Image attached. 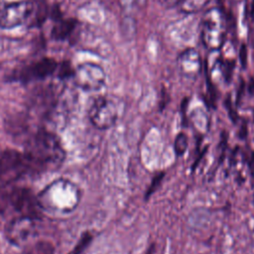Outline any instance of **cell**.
Here are the masks:
<instances>
[{"instance_id":"obj_8","label":"cell","mask_w":254,"mask_h":254,"mask_svg":"<svg viewBox=\"0 0 254 254\" xmlns=\"http://www.w3.org/2000/svg\"><path fill=\"white\" fill-rule=\"evenodd\" d=\"M39 217L17 216L12 218L6 226L5 235L7 239L17 246L29 244L37 235Z\"/></svg>"},{"instance_id":"obj_16","label":"cell","mask_w":254,"mask_h":254,"mask_svg":"<svg viewBox=\"0 0 254 254\" xmlns=\"http://www.w3.org/2000/svg\"><path fill=\"white\" fill-rule=\"evenodd\" d=\"M91 240H92V235L89 232L84 233L70 254H81L83 250L88 246Z\"/></svg>"},{"instance_id":"obj_1","label":"cell","mask_w":254,"mask_h":254,"mask_svg":"<svg viewBox=\"0 0 254 254\" xmlns=\"http://www.w3.org/2000/svg\"><path fill=\"white\" fill-rule=\"evenodd\" d=\"M26 155L32 172L47 173L58 170L64 159L60 139L49 131H38L26 142Z\"/></svg>"},{"instance_id":"obj_7","label":"cell","mask_w":254,"mask_h":254,"mask_svg":"<svg viewBox=\"0 0 254 254\" xmlns=\"http://www.w3.org/2000/svg\"><path fill=\"white\" fill-rule=\"evenodd\" d=\"M71 77L74 84L84 91L100 90L106 81L103 67L93 63H83L77 65Z\"/></svg>"},{"instance_id":"obj_17","label":"cell","mask_w":254,"mask_h":254,"mask_svg":"<svg viewBox=\"0 0 254 254\" xmlns=\"http://www.w3.org/2000/svg\"><path fill=\"white\" fill-rule=\"evenodd\" d=\"M163 178H164V173H161V174H159L156 178H154V180L152 181V184H151V186H150L148 191L146 192V197H147V198L151 195L152 192H154V190H156L157 186H159V184H160V182L162 181Z\"/></svg>"},{"instance_id":"obj_4","label":"cell","mask_w":254,"mask_h":254,"mask_svg":"<svg viewBox=\"0 0 254 254\" xmlns=\"http://www.w3.org/2000/svg\"><path fill=\"white\" fill-rule=\"evenodd\" d=\"M226 34V19L222 10L218 7L206 10L200 23V40L203 47L210 52H217L224 46Z\"/></svg>"},{"instance_id":"obj_19","label":"cell","mask_w":254,"mask_h":254,"mask_svg":"<svg viewBox=\"0 0 254 254\" xmlns=\"http://www.w3.org/2000/svg\"><path fill=\"white\" fill-rule=\"evenodd\" d=\"M154 247H155V245L152 244V245L149 247V249L147 250L146 254H153V253H154Z\"/></svg>"},{"instance_id":"obj_20","label":"cell","mask_w":254,"mask_h":254,"mask_svg":"<svg viewBox=\"0 0 254 254\" xmlns=\"http://www.w3.org/2000/svg\"><path fill=\"white\" fill-rule=\"evenodd\" d=\"M5 7V3L3 2V0H0V15H1V13H2V10H3V8Z\"/></svg>"},{"instance_id":"obj_21","label":"cell","mask_w":254,"mask_h":254,"mask_svg":"<svg viewBox=\"0 0 254 254\" xmlns=\"http://www.w3.org/2000/svg\"><path fill=\"white\" fill-rule=\"evenodd\" d=\"M253 205H254V195H253Z\"/></svg>"},{"instance_id":"obj_14","label":"cell","mask_w":254,"mask_h":254,"mask_svg":"<svg viewBox=\"0 0 254 254\" xmlns=\"http://www.w3.org/2000/svg\"><path fill=\"white\" fill-rule=\"evenodd\" d=\"M209 2L210 0H183L179 8L184 14H193L201 11Z\"/></svg>"},{"instance_id":"obj_6","label":"cell","mask_w":254,"mask_h":254,"mask_svg":"<svg viewBox=\"0 0 254 254\" xmlns=\"http://www.w3.org/2000/svg\"><path fill=\"white\" fill-rule=\"evenodd\" d=\"M30 173L32 169L24 152L5 150L0 155L1 184H16Z\"/></svg>"},{"instance_id":"obj_11","label":"cell","mask_w":254,"mask_h":254,"mask_svg":"<svg viewBox=\"0 0 254 254\" xmlns=\"http://www.w3.org/2000/svg\"><path fill=\"white\" fill-rule=\"evenodd\" d=\"M57 69L58 64L55 60L50 58H44L28 66L23 71L22 78H24L25 80L44 79L55 73Z\"/></svg>"},{"instance_id":"obj_13","label":"cell","mask_w":254,"mask_h":254,"mask_svg":"<svg viewBox=\"0 0 254 254\" xmlns=\"http://www.w3.org/2000/svg\"><path fill=\"white\" fill-rule=\"evenodd\" d=\"M54 246L48 241H39L29 243L25 247L22 254H54Z\"/></svg>"},{"instance_id":"obj_2","label":"cell","mask_w":254,"mask_h":254,"mask_svg":"<svg viewBox=\"0 0 254 254\" xmlns=\"http://www.w3.org/2000/svg\"><path fill=\"white\" fill-rule=\"evenodd\" d=\"M37 198L42 210L54 213H67L78 205L80 191L72 182L59 179L48 185Z\"/></svg>"},{"instance_id":"obj_9","label":"cell","mask_w":254,"mask_h":254,"mask_svg":"<svg viewBox=\"0 0 254 254\" xmlns=\"http://www.w3.org/2000/svg\"><path fill=\"white\" fill-rule=\"evenodd\" d=\"M34 5L30 1L14 2L5 7L0 15V28L12 29L22 25L32 15Z\"/></svg>"},{"instance_id":"obj_5","label":"cell","mask_w":254,"mask_h":254,"mask_svg":"<svg viewBox=\"0 0 254 254\" xmlns=\"http://www.w3.org/2000/svg\"><path fill=\"white\" fill-rule=\"evenodd\" d=\"M123 112V104L120 99L111 95H100L91 103L88 117L92 125L105 130L112 127Z\"/></svg>"},{"instance_id":"obj_12","label":"cell","mask_w":254,"mask_h":254,"mask_svg":"<svg viewBox=\"0 0 254 254\" xmlns=\"http://www.w3.org/2000/svg\"><path fill=\"white\" fill-rule=\"evenodd\" d=\"M76 22L73 19H58L52 29V37L57 41L65 40L74 30Z\"/></svg>"},{"instance_id":"obj_10","label":"cell","mask_w":254,"mask_h":254,"mask_svg":"<svg viewBox=\"0 0 254 254\" xmlns=\"http://www.w3.org/2000/svg\"><path fill=\"white\" fill-rule=\"evenodd\" d=\"M177 67L183 76L195 79L202 71V60L199 52L193 48L184 50L177 58Z\"/></svg>"},{"instance_id":"obj_3","label":"cell","mask_w":254,"mask_h":254,"mask_svg":"<svg viewBox=\"0 0 254 254\" xmlns=\"http://www.w3.org/2000/svg\"><path fill=\"white\" fill-rule=\"evenodd\" d=\"M41 210L37 196L30 190L15 184L0 186V214L40 218Z\"/></svg>"},{"instance_id":"obj_15","label":"cell","mask_w":254,"mask_h":254,"mask_svg":"<svg viewBox=\"0 0 254 254\" xmlns=\"http://www.w3.org/2000/svg\"><path fill=\"white\" fill-rule=\"evenodd\" d=\"M189 146V139L186 133L180 132L174 141V151L177 157H183L188 149Z\"/></svg>"},{"instance_id":"obj_18","label":"cell","mask_w":254,"mask_h":254,"mask_svg":"<svg viewBox=\"0 0 254 254\" xmlns=\"http://www.w3.org/2000/svg\"><path fill=\"white\" fill-rule=\"evenodd\" d=\"M182 2L183 0H160V3L166 8H174L179 6Z\"/></svg>"}]
</instances>
